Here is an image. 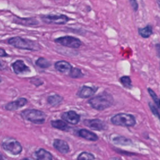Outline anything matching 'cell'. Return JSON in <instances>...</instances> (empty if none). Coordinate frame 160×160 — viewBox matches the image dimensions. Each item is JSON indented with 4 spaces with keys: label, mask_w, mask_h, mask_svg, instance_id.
<instances>
[{
    "label": "cell",
    "mask_w": 160,
    "mask_h": 160,
    "mask_svg": "<svg viewBox=\"0 0 160 160\" xmlns=\"http://www.w3.org/2000/svg\"><path fill=\"white\" fill-rule=\"evenodd\" d=\"M28 103L27 99L24 98H19L14 101H11L5 105V109L8 111H15L23 106Z\"/></svg>",
    "instance_id": "obj_11"
},
{
    "label": "cell",
    "mask_w": 160,
    "mask_h": 160,
    "mask_svg": "<svg viewBox=\"0 0 160 160\" xmlns=\"http://www.w3.org/2000/svg\"><path fill=\"white\" fill-rule=\"evenodd\" d=\"M12 68L16 74H25L31 72L30 68L22 60H17L12 64Z\"/></svg>",
    "instance_id": "obj_9"
},
{
    "label": "cell",
    "mask_w": 160,
    "mask_h": 160,
    "mask_svg": "<svg viewBox=\"0 0 160 160\" xmlns=\"http://www.w3.org/2000/svg\"><path fill=\"white\" fill-rule=\"evenodd\" d=\"M54 41L55 42L59 44L62 46L74 49H77L79 48L82 44L81 41L79 39L70 36H66L58 38L55 39Z\"/></svg>",
    "instance_id": "obj_7"
},
{
    "label": "cell",
    "mask_w": 160,
    "mask_h": 160,
    "mask_svg": "<svg viewBox=\"0 0 160 160\" xmlns=\"http://www.w3.org/2000/svg\"><path fill=\"white\" fill-rule=\"evenodd\" d=\"M152 32V27L150 25H148L147 26L143 28H140L139 29V34L144 38H147L149 37Z\"/></svg>",
    "instance_id": "obj_21"
},
{
    "label": "cell",
    "mask_w": 160,
    "mask_h": 160,
    "mask_svg": "<svg viewBox=\"0 0 160 160\" xmlns=\"http://www.w3.org/2000/svg\"><path fill=\"white\" fill-rule=\"evenodd\" d=\"M84 124L85 126L96 131L104 130L106 128V124L99 119H85L84 121Z\"/></svg>",
    "instance_id": "obj_8"
},
{
    "label": "cell",
    "mask_w": 160,
    "mask_h": 160,
    "mask_svg": "<svg viewBox=\"0 0 160 160\" xmlns=\"http://www.w3.org/2000/svg\"><path fill=\"white\" fill-rule=\"evenodd\" d=\"M36 64L41 68H48L51 66V62L44 58H39L36 61Z\"/></svg>",
    "instance_id": "obj_20"
},
{
    "label": "cell",
    "mask_w": 160,
    "mask_h": 160,
    "mask_svg": "<svg viewBox=\"0 0 160 160\" xmlns=\"http://www.w3.org/2000/svg\"><path fill=\"white\" fill-rule=\"evenodd\" d=\"M94 156L92 154L88 152H81L78 157L77 160H94Z\"/></svg>",
    "instance_id": "obj_24"
},
{
    "label": "cell",
    "mask_w": 160,
    "mask_h": 160,
    "mask_svg": "<svg viewBox=\"0 0 160 160\" xmlns=\"http://www.w3.org/2000/svg\"><path fill=\"white\" fill-rule=\"evenodd\" d=\"M0 160H6V159L0 154Z\"/></svg>",
    "instance_id": "obj_32"
},
{
    "label": "cell",
    "mask_w": 160,
    "mask_h": 160,
    "mask_svg": "<svg viewBox=\"0 0 160 160\" xmlns=\"http://www.w3.org/2000/svg\"><path fill=\"white\" fill-rule=\"evenodd\" d=\"M112 96L106 92H102L98 96L91 98L88 101V103L92 108L99 111L109 108L112 105Z\"/></svg>",
    "instance_id": "obj_1"
},
{
    "label": "cell",
    "mask_w": 160,
    "mask_h": 160,
    "mask_svg": "<svg viewBox=\"0 0 160 160\" xmlns=\"http://www.w3.org/2000/svg\"><path fill=\"white\" fill-rule=\"evenodd\" d=\"M119 81L122 84V86L126 88H131L132 87L131 85V80L129 76H122L119 79Z\"/></svg>",
    "instance_id": "obj_25"
},
{
    "label": "cell",
    "mask_w": 160,
    "mask_h": 160,
    "mask_svg": "<svg viewBox=\"0 0 160 160\" xmlns=\"http://www.w3.org/2000/svg\"><path fill=\"white\" fill-rule=\"evenodd\" d=\"M51 124L52 127L59 129L61 131H69L70 127L62 120H54V121H51Z\"/></svg>",
    "instance_id": "obj_17"
},
{
    "label": "cell",
    "mask_w": 160,
    "mask_h": 160,
    "mask_svg": "<svg viewBox=\"0 0 160 160\" xmlns=\"http://www.w3.org/2000/svg\"><path fill=\"white\" fill-rule=\"evenodd\" d=\"M159 107L160 108V99H159Z\"/></svg>",
    "instance_id": "obj_35"
},
{
    "label": "cell",
    "mask_w": 160,
    "mask_h": 160,
    "mask_svg": "<svg viewBox=\"0 0 160 160\" xmlns=\"http://www.w3.org/2000/svg\"><path fill=\"white\" fill-rule=\"evenodd\" d=\"M54 68L59 72L63 73L64 74L69 75V73L71 69H72V66L70 64L69 62L64 60H61L55 62Z\"/></svg>",
    "instance_id": "obj_13"
},
{
    "label": "cell",
    "mask_w": 160,
    "mask_h": 160,
    "mask_svg": "<svg viewBox=\"0 0 160 160\" xmlns=\"http://www.w3.org/2000/svg\"><path fill=\"white\" fill-rule=\"evenodd\" d=\"M78 134L79 136L88 141H96L98 139V137L95 133L85 129H81L79 130L78 132Z\"/></svg>",
    "instance_id": "obj_16"
},
{
    "label": "cell",
    "mask_w": 160,
    "mask_h": 160,
    "mask_svg": "<svg viewBox=\"0 0 160 160\" xmlns=\"http://www.w3.org/2000/svg\"><path fill=\"white\" fill-rule=\"evenodd\" d=\"M63 100V98L59 94H54L49 96L47 98V101L52 106H57L59 105Z\"/></svg>",
    "instance_id": "obj_19"
},
{
    "label": "cell",
    "mask_w": 160,
    "mask_h": 160,
    "mask_svg": "<svg viewBox=\"0 0 160 160\" xmlns=\"http://www.w3.org/2000/svg\"><path fill=\"white\" fill-rule=\"evenodd\" d=\"M12 22L20 24L22 26H35L37 25L39 22L36 20V19L34 18H22L17 16H14L12 19Z\"/></svg>",
    "instance_id": "obj_12"
},
{
    "label": "cell",
    "mask_w": 160,
    "mask_h": 160,
    "mask_svg": "<svg viewBox=\"0 0 160 160\" xmlns=\"http://www.w3.org/2000/svg\"><path fill=\"white\" fill-rule=\"evenodd\" d=\"M111 121L113 124L124 127L133 126L136 124L134 117L126 113H119L114 115L111 118Z\"/></svg>",
    "instance_id": "obj_4"
},
{
    "label": "cell",
    "mask_w": 160,
    "mask_h": 160,
    "mask_svg": "<svg viewBox=\"0 0 160 160\" xmlns=\"http://www.w3.org/2000/svg\"><path fill=\"white\" fill-rule=\"evenodd\" d=\"M61 118L63 120L71 124H76L79 122L80 116L74 111H69L62 114Z\"/></svg>",
    "instance_id": "obj_10"
},
{
    "label": "cell",
    "mask_w": 160,
    "mask_h": 160,
    "mask_svg": "<svg viewBox=\"0 0 160 160\" xmlns=\"http://www.w3.org/2000/svg\"><path fill=\"white\" fill-rule=\"evenodd\" d=\"M21 160H34V159H31V158H23Z\"/></svg>",
    "instance_id": "obj_33"
},
{
    "label": "cell",
    "mask_w": 160,
    "mask_h": 160,
    "mask_svg": "<svg viewBox=\"0 0 160 160\" xmlns=\"http://www.w3.org/2000/svg\"><path fill=\"white\" fill-rule=\"evenodd\" d=\"M9 54L5 51V50L2 48H0V57H8Z\"/></svg>",
    "instance_id": "obj_29"
},
{
    "label": "cell",
    "mask_w": 160,
    "mask_h": 160,
    "mask_svg": "<svg viewBox=\"0 0 160 160\" xmlns=\"http://www.w3.org/2000/svg\"><path fill=\"white\" fill-rule=\"evenodd\" d=\"M8 43L14 48L20 49H25L29 51H38L40 49V45L36 41L24 39L19 36H16L9 38Z\"/></svg>",
    "instance_id": "obj_2"
},
{
    "label": "cell",
    "mask_w": 160,
    "mask_h": 160,
    "mask_svg": "<svg viewBox=\"0 0 160 160\" xmlns=\"http://www.w3.org/2000/svg\"><path fill=\"white\" fill-rule=\"evenodd\" d=\"M113 142L115 144H120V145H129L130 144H131V141L126 138L122 137V136H118L116 137L113 139Z\"/></svg>",
    "instance_id": "obj_22"
},
{
    "label": "cell",
    "mask_w": 160,
    "mask_h": 160,
    "mask_svg": "<svg viewBox=\"0 0 160 160\" xmlns=\"http://www.w3.org/2000/svg\"><path fill=\"white\" fill-rule=\"evenodd\" d=\"M149 108H150V109H151L152 112L153 113V114H154V116H156L159 119H160V114L159 113V112H158V111L157 110V109L156 108V107H155L152 103H151V102L149 103Z\"/></svg>",
    "instance_id": "obj_27"
},
{
    "label": "cell",
    "mask_w": 160,
    "mask_h": 160,
    "mask_svg": "<svg viewBox=\"0 0 160 160\" xmlns=\"http://www.w3.org/2000/svg\"><path fill=\"white\" fill-rule=\"evenodd\" d=\"M42 21L46 24H64L69 21V18L64 14H46L40 16Z\"/></svg>",
    "instance_id": "obj_6"
},
{
    "label": "cell",
    "mask_w": 160,
    "mask_h": 160,
    "mask_svg": "<svg viewBox=\"0 0 160 160\" xmlns=\"http://www.w3.org/2000/svg\"><path fill=\"white\" fill-rule=\"evenodd\" d=\"M96 89H94V88L87 86H83L77 92L76 95L81 98H88L94 95Z\"/></svg>",
    "instance_id": "obj_14"
},
{
    "label": "cell",
    "mask_w": 160,
    "mask_h": 160,
    "mask_svg": "<svg viewBox=\"0 0 160 160\" xmlns=\"http://www.w3.org/2000/svg\"><path fill=\"white\" fill-rule=\"evenodd\" d=\"M5 68V65L4 64L3 62H2L1 61H0V71L4 69Z\"/></svg>",
    "instance_id": "obj_31"
},
{
    "label": "cell",
    "mask_w": 160,
    "mask_h": 160,
    "mask_svg": "<svg viewBox=\"0 0 160 160\" xmlns=\"http://www.w3.org/2000/svg\"><path fill=\"white\" fill-rule=\"evenodd\" d=\"M2 82V78H1V77H0V82Z\"/></svg>",
    "instance_id": "obj_34"
},
{
    "label": "cell",
    "mask_w": 160,
    "mask_h": 160,
    "mask_svg": "<svg viewBox=\"0 0 160 160\" xmlns=\"http://www.w3.org/2000/svg\"><path fill=\"white\" fill-rule=\"evenodd\" d=\"M53 146L58 151L64 154L67 153L69 150V145L68 144V143L65 141L59 139H54L53 142Z\"/></svg>",
    "instance_id": "obj_15"
},
{
    "label": "cell",
    "mask_w": 160,
    "mask_h": 160,
    "mask_svg": "<svg viewBox=\"0 0 160 160\" xmlns=\"http://www.w3.org/2000/svg\"><path fill=\"white\" fill-rule=\"evenodd\" d=\"M148 92L149 93L150 96H151V98H152V99L154 100L155 104L159 107V99H158L156 94L150 88H148Z\"/></svg>",
    "instance_id": "obj_26"
},
{
    "label": "cell",
    "mask_w": 160,
    "mask_h": 160,
    "mask_svg": "<svg viewBox=\"0 0 160 160\" xmlns=\"http://www.w3.org/2000/svg\"><path fill=\"white\" fill-rule=\"evenodd\" d=\"M2 148L11 152L14 155H17L21 153L22 148L21 144L13 138H7L2 142Z\"/></svg>",
    "instance_id": "obj_5"
},
{
    "label": "cell",
    "mask_w": 160,
    "mask_h": 160,
    "mask_svg": "<svg viewBox=\"0 0 160 160\" xmlns=\"http://www.w3.org/2000/svg\"><path fill=\"white\" fill-rule=\"evenodd\" d=\"M69 76L72 78H80L84 76V74L79 68L72 67L69 73Z\"/></svg>",
    "instance_id": "obj_23"
},
{
    "label": "cell",
    "mask_w": 160,
    "mask_h": 160,
    "mask_svg": "<svg viewBox=\"0 0 160 160\" xmlns=\"http://www.w3.org/2000/svg\"><path fill=\"white\" fill-rule=\"evenodd\" d=\"M36 156L38 160H52L51 154L44 149H39L36 152Z\"/></svg>",
    "instance_id": "obj_18"
},
{
    "label": "cell",
    "mask_w": 160,
    "mask_h": 160,
    "mask_svg": "<svg viewBox=\"0 0 160 160\" xmlns=\"http://www.w3.org/2000/svg\"><path fill=\"white\" fill-rule=\"evenodd\" d=\"M21 116L24 119L36 124H43L46 118L43 111L38 109H25L21 112Z\"/></svg>",
    "instance_id": "obj_3"
},
{
    "label": "cell",
    "mask_w": 160,
    "mask_h": 160,
    "mask_svg": "<svg viewBox=\"0 0 160 160\" xmlns=\"http://www.w3.org/2000/svg\"><path fill=\"white\" fill-rule=\"evenodd\" d=\"M132 6L133 7L134 11H136V9H138V4L136 2V1H130Z\"/></svg>",
    "instance_id": "obj_30"
},
{
    "label": "cell",
    "mask_w": 160,
    "mask_h": 160,
    "mask_svg": "<svg viewBox=\"0 0 160 160\" xmlns=\"http://www.w3.org/2000/svg\"><path fill=\"white\" fill-rule=\"evenodd\" d=\"M32 79H33L34 81H36V82H34V83H32L33 84H34L36 86H41V84H43V81L41 79H39V78H32Z\"/></svg>",
    "instance_id": "obj_28"
}]
</instances>
